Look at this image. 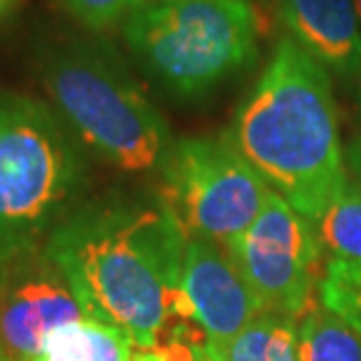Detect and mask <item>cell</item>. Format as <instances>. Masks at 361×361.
<instances>
[{
  "label": "cell",
  "mask_w": 361,
  "mask_h": 361,
  "mask_svg": "<svg viewBox=\"0 0 361 361\" xmlns=\"http://www.w3.org/2000/svg\"><path fill=\"white\" fill-rule=\"evenodd\" d=\"M185 242L157 192L80 202L42 247L85 314L125 331L136 348H155L192 322L180 288Z\"/></svg>",
  "instance_id": "cell-1"
},
{
  "label": "cell",
  "mask_w": 361,
  "mask_h": 361,
  "mask_svg": "<svg viewBox=\"0 0 361 361\" xmlns=\"http://www.w3.org/2000/svg\"><path fill=\"white\" fill-rule=\"evenodd\" d=\"M226 136L270 190L310 221L348 183L329 71L286 35Z\"/></svg>",
  "instance_id": "cell-2"
},
{
  "label": "cell",
  "mask_w": 361,
  "mask_h": 361,
  "mask_svg": "<svg viewBox=\"0 0 361 361\" xmlns=\"http://www.w3.org/2000/svg\"><path fill=\"white\" fill-rule=\"evenodd\" d=\"M49 104L75 139L132 174H162L176 139L113 49L94 40L52 42L38 54Z\"/></svg>",
  "instance_id": "cell-3"
},
{
  "label": "cell",
  "mask_w": 361,
  "mask_h": 361,
  "mask_svg": "<svg viewBox=\"0 0 361 361\" xmlns=\"http://www.w3.org/2000/svg\"><path fill=\"white\" fill-rule=\"evenodd\" d=\"M85 185V146L52 104L0 90V263L42 247Z\"/></svg>",
  "instance_id": "cell-4"
},
{
  "label": "cell",
  "mask_w": 361,
  "mask_h": 361,
  "mask_svg": "<svg viewBox=\"0 0 361 361\" xmlns=\"http://www.w3.org/2000/svg\"><path fill=\"white\" fill-rule=\"evenodd\" d=\"M120 31L143 73L176 99L212 94L249 68L261 47V17L251 0L141 3Z\"/></svg>",
  "instance_id": "cell-5"
},
{
  "label": "cell",
  "mask_w": 361,
  "mask_h": 361,
  "mask_svg": "<svg viewBox=\"0 0 361 361\" xmlns=\"http://www.w3.org/2000/svg\"><path fill=\"white\" fill-rule=\"evenodd\" d=\"M160 180V197L185 235L226 249L251 228L272 192L228 136L178 139Z\"/></svg>",
  "instance_id": "cell-6"
},
{
  "label": "cell",
  "mask_w": 361,
  "mask_h": 361,
  "mask_svg": "<svg viewBox=\"0 0 361 361\" xmlns=\"http://www.w3.org/2000/svg\"><path fill=\"white\" fill-rule=\"evenodd\" d=\"M230 254L261 300L263 310L300 319L319 295L322 247L314 223L270 192L251 228L230 247Z\"/></svg>",
  "instance_id": "cell-7"
},
{
  "label": "cell",
  "mask_w": 361,
  "mask_h": 361,
  "mask_svg": "<svg viewBox=\"0 0 361 361\" xmlns=\"http://www.w3.org/2000/svg\"><path fill=\"white\" fill-rule=\"evenodd\" d=\"M85 310L45 247L0 263V343L10 361H31L56 329Z\"/></svg>",
  "instance_id": "cell-8"
},
{
  "label": "cell",
  "mask_w": 361,
  "mask_h": 361,
  "mask_svg": "<svg viewBox=\"0 0 361 361\" xmlns=\"http://www.w3.org/2000/svg\"><path fill=\"white\" fill-rule=\"evenodd\" d=\"M180 288L192 322L219 357L230 341L263 312V305L223 244L188 237Z\"/></svg>",
  "instance_id": "cell-9"
},
{
  "label": "cell",
  "mask_w": 361,
  "mask_h": 361,
  "mask_svg": "<svg viewBox=\"0 0 361 361\" xmlns=\"http://www.w3.org/2000/svg\"><path fill=\"white\" fill-rule=\"evenodd\" d=\"M295 45L341 78L361 75V21L355 0H274Z\"/></svg>",
  "instance_id": "cell-10"
},
{
  "label": "cell",
  "mask_w": 361,
  "mask_h": 361,
  "mask_svg": "<svg viewBox=\"0 0 361 361\" xmlns=\"http://www.w3.org/2000/svg\"><path fill=\"white\" fill-rule=\"evenodd\" d=\"M136 350L125 331L82 317L56 329L31 361H134Z\"/></svg>",
  "instance_id": "cell-11"
},
{
  "label": "cell",
  "mask_w": 361,
  "mask_h": 361,
  "mask_svg": "<svg viewBox=\"0 0 361 361\" xmlns=\"http://www.w3.org/2000/svg\"><path fill=\"white\" fill-rule=\"evenodd\" d=\"M219 361H300L298 319L263 310L230 341Z\"/></svg>",
  "instance_id": "cell-12"
},
{
  "label": "cell",
  "mask_w": 361,
  "mask_h": 361,
  "mask_svg": "<svg viewBox=\"0 0 361 361\" xmlns=\"http://www.w3.org/2000/svg\"><path fill=\"white\" fill-rule=\"evenodd\" d=\"M298 352L300 361H361V331L319 300L298 319Z\"/></svg>",
  "instance_id": "cell-13"
},
{
  "label": "cell",
  "mask_w": 361,
  "mask_h": 361,
  "mask_svg": "<svg viewBox=\"0 0 361 361\" xmlns=\"http://www.w3.org/2000/svg\"><path fill=\"white\" fill-rule=\"evenodd\" d=\"M314 223L329 261L361 263V178H350Z\"/></svg>",
  "instance_id": "cell-14"
},
{
  "label": "cell",
  "mask_w": 361,
  "mask_h": 361,
  "mask_svg": "<svg viewBox=\"0 0 361 361\" xmlns=\"http://www.w3.org/2000/svg\"><path fill=\"white\" fill-rule=\"evenodd\" d=\"M319 300L361 331V263L329 261L319 281Z\"/></svg>",
  "instance_id": "cell-15"
},
{
  "label": "cell",
  "mask_w": 361,
  "mask_h": 361,
  "mask_svg": "<svg viewBox=\"0 0 361 361\" xmlns=\"http://www.w3.org/2000/svg\"><path fill=\"white\" fill-rule=\"evenodd\" d=\"M134 361H219L195 322L180 324L155 348H139Z\"/></svg>",
  "instance_id": "cell-16"
},
{
  "label": "cell",
  "mask_w": 361,
  "mask_h": 361,
  "mask_svg": "<svg viewBox=\"0 0 361 361\" xmlns=\"http://www.w3.org/2000/svg\"><path fill=\"white\" fill-rule=\"evenodd\" d=\"M61 12H66L75 24L90 33H106L122 26L129 14L143 0H54Z\"/></svg>",
  "instance_id": "cell-17"
},
{
  "label": "cell",
  "mask_w": 361,
  "mask_h": 361,
  "mask_svg": "<svg viewBox=\"0 0 361 361\" xmlns=\"http://www.w3.org/2000/svg\"><path fill=\"white\" fill-rule=\"evenodd\" d=\"M19 3L21 0H0V19L7 17V14H12L19 7Z\"/></svg>",
  "instance_id": "cell-18"
},
{
  "label": "cell",
  "mask_w": 361,
  "mask_h": 361,
  "mask_svg": "<svg viewBox=\"0 0 361 361\" xmlns=\"http://www.w3.org/2000/svg\"><path fill=\"white\" fill-rule=\"evenodd\" d=\"M0 361H10V357H7V352L3 348V343H0Z\"/></svg>",
  "instance_id": "cell-19"
},
{
  "label": "cell",
  "mask_w": 361,
  "mask_h": 361,
  "mask_svg": "<svg viewBox=\"0 0 361 361\" xmlns=\"http://www.w3.org/2000/svg\"><path fill=\"white\" fill-rule=\"evenodd\" d=\"M355 7H357V14H359V21H361V0H355Z\"/></svg>",
  "instance_id": "cell-20"
},
{
  "label": "cell",
  "mask_w": 361,
  "mask_h": 361,
  "mask_svg": "<svg viewBox=\"0 0 361 361\" xmlns=\"http://www.w3.org/2000/svg\"><path fill=\"white\" fill-rule=\"evenodd\" d=\"M143 3H162V0H143Z\"/></svg>",
  "instance_id": "cell-21"
}]
</instances>
